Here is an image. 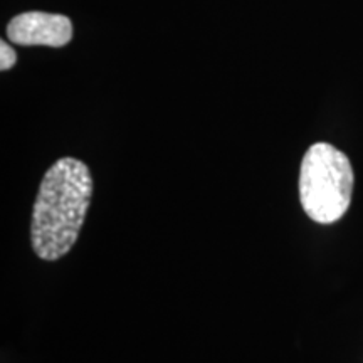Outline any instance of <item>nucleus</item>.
Listing matches in <instances>:
<instances>
[{
    "instance_id": "obj_2",
    "label": "nucleus",
    "mask_w": 363,
    "mask_h": 363,
    "mask_svg": "<svg viewBox=\"0 0 363 363\" xmlns=\"http://www.w3.org/2000/svg\"><path fill=\"white\" fill-rule=\"evenodd\" d=\"M353 169L348 157L330 143L308 148L299 169V201L318 224H333L347 214L353 192Z\"/></svg>"
},
{
    "instance_id": "obj_4",
    "label": "nucleus",
    "mask_w": 363,
    "mask_h": 363,
    "mask_svg": "<svg viewBox=\"0 0 363 363\" xmlns=\"http://www.w3.org/2000/svg\"><path fill=\"white\" fill-rule=\"evenodd\" d=\"M16 61H17L16 51H13L6 40H2V43H0V69L2 71L11 69V67L16 65Z\"/></svg>"
},
{
    "instance_id": "obj_1",
    "label": "nucleus",
    "mask_w": 363,
    "mask_h": 363,
    "mask_svg": "<svg viewBox=\"0 0 363 363\" xmlns=\"http://www.w3.org/2000/svg\"><path fill=\"white\" fill-rule=\"evenodd\" d=\"M93 195L88 165L66 157L45 172L39 185L30 222V242L43 261H57L71 251Z\"/></svg>"
},
{
    "instance_id": "obj_3",
    "label": "nucleus",
    "mask_w": 363,
    "mask_h": 363,
    "mask_svg": "<svg viewBox=\"0 0 363 363\" xmlns=\"http://www.w3.org/2000/svg\"><path fill=\"white\" fill-rule=\"evenodd\" d=\"M7 38L21 45L62 48L72 38V24L61 13L24 12L9 22Z\"/></svg>"
}]
</instances>
